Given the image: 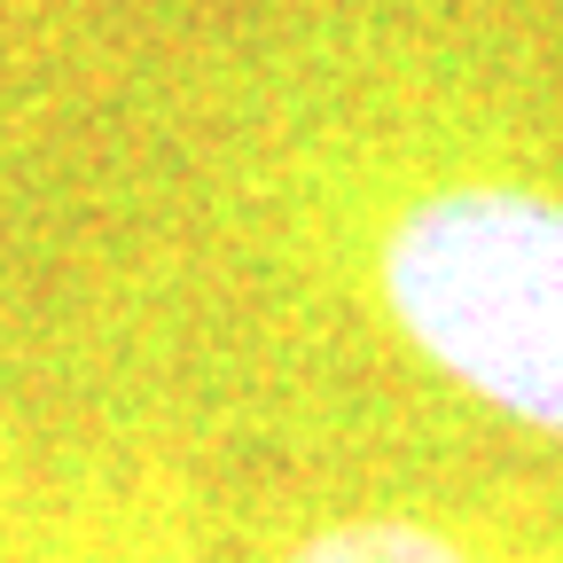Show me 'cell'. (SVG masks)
Returning a JSON list of instances; mask_svg holds the SVG:
<instances>
[{
  "label": "cell",
  "instance_id": "2",
  "mask_svg": "<svg viewBox=\"0 0 563 563\" xmlns=\"http://www.w3.org/2000/svg\"><path fill=\"white\" fill-rule=\"evenodd\" d=\"M274 563H563V532L454 501H376L306 525Z\"/></svg>",
  "mask_w": 563,
  "mask_h": 563
},
{
  "label": "cell",
  "instance_id": "1",
  "mask_svg": "<svg viewBox=\"0 0 563 563\" xmlns=\"http://www.w3.org/2000/svg\"><path fill=\"white\" fill-rule=\"evenodd\" d=\"M376 298L422 368L563 446V196L439 180L376 235Z\"/></svg>",
  "mask_w": 563,
  "mask_h": 563
},
{
  "label": "cell",
  "instance_id": "3",
  "mask_svg": "<svg viewBox=\"0 0 563 563\" xmlns=\"http://www.w3.org/2000/svg\"><path fill=\"white\" fill-rule=\"evenodd\" d=\"M0 563H203L173 517H55Z\"/></svg>",
  "mask_w": 563,
  "mask_h": 563
}]
</instances>
